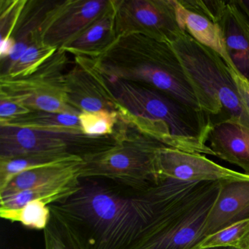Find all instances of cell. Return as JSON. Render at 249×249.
I'll return each instance as SVG.
<instances>
[{"label": "cell", "instance_id": "cell-1", "mask_svg": "<svg viewBox=\"0 0 249 249\" xmlns=\"http://www.w3.org/2000/svg\"><path fill=\"white\" fill-rule=\"evenodd\" d=\"M199 183L161 177L145 190L101 178H80L76 193L51 204L84 249H138L151 230Z\"/></svg>", "mask_w": 249, "mask_h": 249}, {"label": "cell", "instance_id": "cell-2", "mask_svg": "<svg viewBox=\"0 0 249 249\" xmlns=\"http://www.w3.org/2000/svg\"><path fill=\"white\" fill-rule=\"evenodd\" d=\"M105 78L122 107V120L158 141L173 137L180 151L215 156L207 143L213 124L208 113L145 84Z\"/></svg>", "mask_w": 249, "mask_h": 249}, {"label": "cell", "instance_id": "cell-3", "mask_svg": "<svg viewBox=\"0 0 249 249\" xmlns=\"http://www.w3.org/2000/svg\"><path fill=\"white\" fill-rule=\"evenodd\" d=\"M93 59L107 78L145 84L202 110L170 43L139 33L124 35Z\"/></svg>", "mask_w": 249, "mask_h": 249}, {"label": "cell", "instance_id": "cell-4", "mask_svg": "<svg viewBox=\"0 0 249 249\" xmlns=\"http://www.w3.org/2000/svg\"><path fill=\"white\" fill-rule=\"evenodd\" d=\"M183 67L199 108L249 128V108L224 59L187 33L170 43ZM220 122V121H219Z\"/></svg>", "mask_w": 249, "mask_h": 249}, {"label": "cell", "instance_id": "cell-5", "mask_svg": "<svg viewBox=\"0 0 249 249\" xmlns=\"http://www.w3.org/2000/svg\"><path fill=\"white\" fill-rule=\"evenodd\" d=\"M114 138L111 146L83 156L80 178L108 179L137 190L158 183L161 177L157 171V151L165 145L122 119Z\"/></svg>", "mask_w": 249, "mask_h": 249}, {"label": "cell", "instance_id": "cell-6", "mask_svg": "<svg viewBox=\"0 0 249 249\" xmlns=\"http://www.w3.org/2000/svg\"><path fill=\"white\" fill-rule=\"evenodd\" d=\"M68 53L58 49L31 75L24 78H0V98L24 105L31 110L81 114L67 98L65 75Z\"/></svg>", "mask_w": 249, "mask_h": 249}, {"label": "cell", "instance_id": "cell-7", "mask_svg": "<svg viewBox=\"0 0 249 249\" xmlns=\"http://www.w3.org/2000/svg\"><path fill=\"white\" fill-rule=\"evenodd\" d=\"M220 186V181L205 182L154 227L138 249H196L204 239L207 218Z\"/></svg>", "mask_w": 249, "mask_h": 249}, {"label": "cell", "instance_id": "cell-8", "mask_svg": "<svg viewBox=\"0 0 249 249\" xmlns=\"http://www.w3.org/2000/svg\"><path fill=\"white\" fill-rule=\"evenodd\" d=\"M113 136L89 137L56 133L27 128L0 126V159L39 154H76L81 157L111 146Z\"/></svg>", "mask_w": 249, "mask_h": 249}, {"label": "cell", "instance_id": "cell-9", "mask_svg": "<svg viewBox=\"0 0 249 249\" xmlns=\"http://www.w3.org/2000/svg\"><path fill=\"white\" fill-rule=\"evenodd\" d=\"M116 30L118 37L139 33L169 43L186 33L176 0H116Z\"/></svg>", "mask_w": 249, "mask_h": 249}, {"label": "cell", "instance_id": "cell-10", "mask_svg": "<svg viewBox=\"0 0 249 249\" xmlns=\"http://www.w3.org/2000/svg\"><path fill=\"white\" fill-rule=\"evenodd\" d=\"M110 2L111 0L56 1L40 25L42 41L61 49L97 19Z\"/></svg>", "mask_w": 249, "mask_h": 249}, {"label": "cell", "instance_id": "cell-11", "mask_svg": "<svg viewBox=\"0 0 249 249\" xmlns=\"http://www.w3.org/2000/svg\"><path fill=\"white\" fill-rule=\"evenodd\" d=\"M67 98L80 113L107 110L119 113L121 106L109 88L94 59L74 56L73 65L65 75Z\"/></svg>", "mask_w": 249, "mask_h": 249}, {"label": "cell", "instance_id": "cell-12", "mask_svg": "<svg viewBox=\"0 0 249 249\" xmlns=\"http://www.w3.org/2000/svg\"><path fill=\"white\" fill-rule=\"evenodd\" d=\"M157 167L161 177L183 182L249 180V175L222 167L202 154L186 152L166 145L157 151Z\"/></svg>", "mask_w": 249, "mask_h": 249}, {"label": "cell", "instance_id": "cell-13", "mask_svg": "<svg viewBox=\"0 0 249 249\" xmlns=\"http://www.w3.org/2000/svg\"><path fill=\"white\" fill-rule=\"evenodd\" d=\"M218 198L204 228V238L238 221L249 220V180L220 181Z\"/></svg>", "mask_w": 249, "mask_h": 249}, {"label": "cell", "instance_id": "cell-14", "mask_svg": "<svg viewBox=\"0 0 249 249\" xmlns=\"http://www.w3.org/2000/svg\"><path fill=\"white\" fill-rule=\"evenodd\" d=\"M207 143L215 157L238 166L249 175V128L229 119L215 122Z\"/></svg>", "mask_w": 249, "mask_h": 249}, {"label": "cell", "instance_id": "cell-15", "mask_svg": "<svg viewBox=\"0 0 249 249\" xmlns=\"http://www.w3.org/2000/svg\"><path fill=\"white\" fill-rule=\"evenodd\" d=\"M215 23L221 27L233 65L249 81V34L246 30V15L236 1H225Z\"/></svg>", "mask_w": 249, "mask_h": 249}, {"label": "cell", "instance_id": "cell-16", "mask_svg": "<svg viewBox=\"0 0 249 249\" xmlns=\"http://www.w3.org/2000/svg\"><path fill=\"white\" fill-rule=\"evenodd\" d=\"M116 0L82 33L61 48L68 53L86 57H98L116 41Z\"/></svg>", "mask_w": 249, "mask_h": 249}, {"label": "cell", "instance_id": "cell-17", "mask_svg": "<svg viewBox=\"0 0 249 249\" xmlns=\"http://www.w3.org/2000/svg\"><path fill=\"white\" fill-rule=\"evenodd\" d=\"M56 1L27 0L11 37L15 41L12 53L0 60V77L5 76L13 65L35 42L40 39V27Z\"/></svg>", "mask_w": 249, "mask_h": 249}, {"label": "cell", "instance_id": "cell-18", "mask_svg": "<svg viewBox=\"0 0 249 249\" xmlns=\"http://www.w3.org/2000/svg\"><path fill=\"white\" fill-rule=\"evenodd\" d=\"M83 163L82 157L74 154L65 160L26 170L16 176L5 187L0 189V197L77 175L80 176Z\"/></svg>", "mask_w": 249, "mask_h": 249}, {"label": "cell", "instance_id": "cell-19", "mask_svg": "<svg viewBox=\"0 0 249 249\" xmlns=\"http://www.w3.org/2000/svg\"><path fill=\"white\" fill-rule=\"evenodd\" d=\"M176 1L178 19L183 31L198 43L218 53L230 68L237 71L229 56L221 27L205 16L189 11Z\"/></svg>", "mask_w": 249, "mask_h": 249}, {"label": "cell", "instance_id": "cell-20", "mask_svg": "<svg viewBox=\"0 0 249 249\" xmlns=\"http://www.w3.org/2000/svg\"><path fill=\"white\" fill-rule=\"evenodd\" d=\"M80 176H72L38 187L0 197V211H17L29 202L40 200L48 205L66 199L78 192Z\"/></svg>", "mask_w": 249, "mask_h": 249}, {"label": "cell", "instance_id": "cell-21", "mask_svg": "<svg viewBox=\"0 0 249 249\" xmlns=\"http://www.w3.org/2000/svg\"><path fill=\"white\" fill-rule=\"evenodd\" d=\"M0 126L27 128L56 133L83 134L78 115L70 113L32 110L30 113L0 123Z\"/></svg>", "mask_w": 249, "mask_h": 249}, {"label": "cell", "instance_id": "cell-22", "mask_svg": "<svg viewBox=\"0 0 249 249\" xmlns=\"http://www.w3.org/2000/svg\"><path fill=\"white\" fill-rule=\"evenodd\" d=\"M75 154H39L21 156L12 158L0 159V189L16 176L38 166L61 161ZM78 155V154H77Z\"/></svg>", "mask_w": 249, "mask_h": 249}, {"label": "cell", "instance_id": "cell-23", "mask_svg": "<svg viewBox=\"0 0 249 249\" xmlns=\"http://www.w3.org/2000/svg\"><path fill=\"white\" fill-rule=\"evenodd\" d=\"M209 247L249 249V220L238 221L208 236L195 249Z\"/></svg>", "mask_w": 249, "mask_h": 249}, {"label": "cell", "instance_id": "cell-24", "mask_svg": "<svg viewBox=\"0 0 249 249\" xmlns=\"http://www.w3.org/2000/svg\"><path fill=\"white\" fill-rule=\"evenodd\" d=\"M58 49L45 44L41 38L35 42L13 65L5 76L0 78H18L28 76L44 63Z\"/></svg>", "mask_w": 249, "mask_h": 249}, {"label": "cell", "instance_id": "cell-25", "mask_svg": "<svg viewBox=\"0 0 249 249\" xmlns=\"http://www.w3.org/2000/svg\"><path fill=\"white\" fill-rule=\"evenodd\" d=\"M52 215L43 230L45 249H84L66 221L50 208Z\"/></svg>", "mask_w": 249, "mask_h": 249}, {"label": "cell", "instance_id": "cell-26", "mask_svg": "<svg viewBox=\"0 0 249 249\" xmlns=\"http://www.w3.org/2000/svg\"><path fill=\"white\" fill-rule=\"evenodd\" d=\"M51 215L49 205L40 200L29 202L21 209L17 211H0L2 218L19 221L25 227L36 230H44L50 221Z\"/></svg>", "mask_w": 249, "mask_h": 249}, {"label": "cell", "instance_id": "cell-27", "mask_svg": "<svg viewBox=\"0 0 249 249\" xmlns=\"http://www.w3.org/2000/svg\"><path fill=\"white\" fill-rule=\"evenodd\" d=\"M83 134L89 137L113 136L120 122L117 112H84L78 116Z\"/></svg>", "mask_w": 249, "mask_h": 249}, {"label": "cell", "instance_id": "cell-28", "mask_svg": "<svg viewBox=\"0 0 249 249\" xmlns=\"http://www.w3.org/2000/svg\"><path fill=\"white\" fill-rule=\"evenodd\" d=\"M27 0H0L1 43L11 37Z\"/></svg>", "mask_w": 249, "mask_h": 249}, {"label": "cell", "instance_id": "cell-29", "mask_svg": "<svg viewBox=\"0 0 249 249\" xmlns=\"http://www.w3.org/2000/svg\"><path fill=\"white\" fill-rule=\"evenodd\" d=\"M32 111L21 103L8 99L0 98V123L15 119Z\"/></svg>", "mask_w": 249, "mask_h": 249}, {"label": "cell", "instance_id": "cell-30", "mask_svg": "<svg viewBox=\"0 0 249 249\" xmlns=\"http://www.w3.org/2000/svg\"><path fill=\"white\" fill-rule=\"evenodd\" d=\"M231 76L232 77L237 90L244 103L249 108V81L241 74L229 67Z\"/></svg>", "mask_w": 249, "mask_h": 249}, {"label": "cell", "instance_id": "cell-31", "mask_svg": "<svg viewBox=\"0 0 249 249\" xmlns=\"http://www.w3.org/2000/svg\"><path fill=\"white\" fill-rule=\"evenodd\" d=\"M236 2L249 19V1H236Z\"/></svg>", "mask_w": 249, "mask_h": 249}, {"label": "cell", "instance_id": "cell-32", "mask_svg": "<svg viewBox=\"0 0 249 249\" xmlns=\"http://www.w3.org/2000/svg\"><path fill=\"white\" fill-rule=\"evenodd\" d=\"M234 249L232 248L229 247H209V248H203V249Z\"/></svg>", "mask_w": 249, "mask_h": 249}, {"label": "cell", "instance_id": "cell-33", "mask_svg": "<svg viewBox=\"0 0 249 249\" xmlns=\"http://www.w3.org/2000/svg\"><path fill=\"white\" fill-rule=\"evenodd\" d=\"M245 15H246V14H245ZM246 30H247L248 33L249 34V19L247 17H246Z\"/></svg>", "mask_w": 249, "mask_h": 249}]
</instances>
